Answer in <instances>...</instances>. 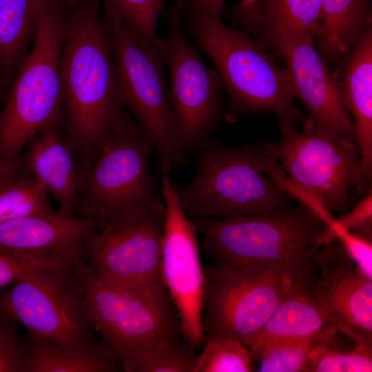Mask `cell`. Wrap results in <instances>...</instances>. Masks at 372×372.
<instances>
[{
    "label": "cell",
    "mask_w": 372,
    "mask_h": 372,
    "mask_svg": "<svg viewBox=\"0 0 372 372\" xmlns=\"http://www.w3.org/2000/svg\"><path fill=\"white\" fill-rule=\"evenodd\" d=\"M60 76L65 141L81 172L132 121L125 110L100 0H80L66 9Z\"/></svg>",
    "instance_id": "cell-1"
},
{
    "label": "cell",
    "mask_w": 372,
    "mask_h": 372,
    "mask_svg": "<svg viewBox=\"0 0 372 372\" xmlns=\"http://www.w3.org/2000/svg\"><path fill=\"white\" fill-rule=\"evenodd\" d=\"M191 220L204 237L203 250L214 267L276 270L302 287L309 277L315 251L336 240L331 225L300 201L262 216Z\"/></svg>",
    "instance_id": "cell-2"
},
{
    "label": "cell",
    "mask_w": 372,
    "mask_h": 372,
    "mask_svg": "<svg viewBox=\"0 0 372 372\" xmlns=\"http://www.w3.org/2000/svg\"><path fill=\"white\" fill-rule=\"evenodd\" d=\"M197 47L214 63L229 106L237 114L267 112L278 121L304 123L295 103V90L287 67L242 31L209 15L201 0H185L180 10Z\"/></svg>",
    "instance_id": "cell-3"
},
{
    "label": "cell",
    "mask_w": 372,
    "mask_h": 372,
    "mask_svg": "<svg viewBox=\"0 0 372 372\" xmlns=\"http://www.w3.org/2000/svg\"><path fill=\"white\" fill-rule=\"evenodd\" d=\"M65 14L62 0H44L32 46L0 112L1 161H19L36 134L63 123L60 61Z\"/></svg>",
    "instance_id": "cell-4"
},
{
    "label": "cell",
    "mask_w": 372,
    "mask_h": 372,
    "mask_svg": "<svg viewBox=\"0 0 372 372\" xmlns=\"http://www.w3.org/2000/svg\"><path fill=\"white\" fill-rule=\"evenodd\" d=\"M90 322L105 353L122 370L136 372L142 358L161 342L183 339L180 320L166 289L127 287L76 267Z\"/></svg>",
    "instance_id": "cell-5"
},
{
    "label": "cell",
    "mask_w": 372,
    "mask_h": 372,
    "mask_svg": "<svg viewBox=\"0 0 372 372\" xmlns=\"http://www.w3.org/2000/svg\"><path fill=\"white\" fill-rule=\"evenodd\" d=\"M257 151L253 145L232 147L211 139L195 151L193 178L186 185H176L186 216L190 219L262 216L291 204L293 198L258 169Z\"/></svg>",
    "instance_id": "cell-6"
},
{
    "label": "cell",
    "mask_w": 372,
    "mask_h": 372,
    "mask_svg": "<svg viewBox=\"0 0 372 372\" xmlns=\"http://www.w3.org/2000/svg\"><path fill=\"white\" fill-rule=\"evenodd\" d=\"M153 149L149 140L132 121L87 169L79 172L77 216L126 221L165 214L161 186L149 169Z\"/></svg>",
    "instance_id": "cell-7"
},
{
    "label": "cell",
    "mask_w": 372,
    "mask_h": 372,
    "mask_svg": "<svg viewBox=\"0 0 372 372\" xmlns=\"http://www.w3.org/2000/svg\"><path fill=\"white\" fill-rule=\"evenodd\" d=\"M103 24L112 50L125 107L156 151L162 171L186 163L165 76V64L155 47L145 48L114 16L103 10Z\"/></svg>",
    "instance_id": "cell-8"
},
{
    "label": "cell",
    "mask_w": 372,
    "mask_h": 372,
    "mask_svg": "<svg viewBox=\"0 0 372 372\" xmlns=\"http://www.w3.org/2000/svg\"><path fill=\"white\" fill-rule=\"evenodd\" d=\"M303 124L300 130L294 123L278 121L280 140L262 144L259 150L329 214H344L351 206L352 189L362 195L371 189L364 180L359 147L356 143L327 138Z\"/></svg>",
    "instance_id": "cell-9"
},
{
    "label": "cell",
    "mask_w": 372,
    "mask_h": 372,
    "mask_svg": "<svg viewBox=\"0 0 372 372\" xmlns=\"http://www.w3.org/2000/svg\"><path fill=\"white\" fill-rule=\"evenodd\" d=\"M81 261L34 272L0 291V313L63 348L94 344L76 269Z\"/></svg>",
    "instance_id": "cell-10"
},
{
    "label": "cell",
    "mask_w": 372,
    "mask_h": 372,
    "mask_svg": "<svg viewBox=\"0 0 372 372\" xmlns=\"http://www.w3.org/2000/svg\"><path fill=\"white\" fill-rule=\"evenodd\" d=\"M181 11L176 6L168 15L167 35L157 40L158 49L170 76L171 107L182 147L187 154L210 139L223 117L222 83L208 67L181 29Z\"/></svg>",
    "instance_id": "cell-11"
},
{
    "label": "cell",
    "mask_w": 372,
    "mask_h": 372,
    "mask_svg": "<svg viewBox=\"0 0 372 372\" xmlns=\"http://www.w3.org/2000/svg\"><path fill=\"white\" fill-rule=\"evenodd\" d=\"M205 274L203 344L214 339H231L247 347L290 282L282 273L272 269L247 272L211 265Z\"/></svg>",
    "instance_id": "cell-12"
},
{
    "label": "cell",
    "mask_w": 372,
    "mask_h": 372,
    "mask_svg": "<svg viewBox=\"0 0 372 372\" xmlns=\"http://www.w3.org/2000/svg\"><path fill=\"white\" fill-rule=\"evenodd\" d=\"M165 214L103 221L84 244V262L98 277L134 287L166 289L161 274Z\"/></svg>",
    "instance_id": "cell-13"
},
{
    "label": "cell",
    "mask_w": 372,
    "mask_h": 372,
    "mask_svg": "<svg viewBox=\"0 0 372 372\" xmlns=\"http://www.w3.org/2000/svg\"><path fill=\"white\" fill-rule=\"evenodd\" d=\"M161 188L165 206L162 279L178 313L183 340L198 349L203 344L205 274L200 262L198 231L180 205L176 184L168 172L162 170Z\"/></svg>",
    "instance_id": "cell-14"
},
{
    "label": "cell",
    "mask_w": 372,
    "mask_h": 372,
    "mask_svg": "<svg viewBox=\"0 0 372 372\" xmlns=\"http://www.w3.org/2000/svg\"><path fill=\"white\" fill-rule=\"evenodd\" d=\"M304 287L326 313L330 324L372 347V280L365 277L338 240L314 252Z\"/></svg>",
    "instance_id": "cell-15"
},
{
    "label": "cell",
    "mask_w": 372,
    "mask_h": 372,
    "mask_svg": "<svg viewBox=\"0 0 372 372\" xmlns=\"http://www.w3.org/2000/svg\"><path fill=\"white\" fill-rule=\"evenodd\" d=\"M275 54L286 62L295 98L306 109L307 117L304 123L327 138L357 143L354 122L342 89L316 49L315 41L290 42Z\"/></svg>",
    "instance_id": "cell-16"
},
{
    "label": "cell",
    "mask_w": 372,
    "mask_h": 372,
    "mask_svg": "<svg viewBox=\"0 0 372 372\" xmlns=\"http://www.w3.org/2000/svg\"><path fill=\"white\" fill-rule=\"evenodd\" d=\"M103 221L90 217L32 214L0 224V251L23 259L74 264L87 238Z\"/></svg>",
    "instance_id": "cell-17"
},
{
    "label": "cell",
    "mask_w": 372,
    "mask_h": 372,
    "mask_svg": "<svg viewBox=\"0 0 372 372\" xmlns=\"http://www.w3.org/2000/svg\"><path fill=\"white\" fill-rule=\"evenodd\" d=\"M231 23L267 50L300 40L316 41L322 31V0H249L224 7Z\"/></svg>",
    "instance_id": "cell-18"
},
{
    "label": "cell",
    "mask_w": 372,
    "mask_h": 372,
    "mask_svg": "<svg viewBox=\"0 0 372 372\" xmlns=\"http://www.w3.org/2000/svg\"><path fill=\"white\" fill-rule=\"evenodd\" d=\"M60 127H49L27 144L21 160L25 169L58 201L59 212L74 216L79 204V167L70 145L59 133Z\"/></svg>",
    "instance_id": "cell-19"
},
{
    "label": "cell",
    "mask_w": 372,
    "mask_h": 372,
    "mask_svg": "<svg viewBox=\"0 0 372 372\" xmlns=\"http://www.w3.org/2000/svg\"><path fill=\"white\" fill-rule=\"evenodd\" d=\"M354 118L364 180L372 178V28L332 71Z\"/></svg>",
    "instance_id": "cell-20"
},
{
    "label": "cell",
    "mask_w": 372,
    "mask_h": 372,
    "mask_svg": "<svg viewBox=\"0 0 372 372\" xmlns=\"http://www.w3.org/2000/svg\"><path fill=\"white\" fill-rule=\"evenodd\" d=\"M331 329L335 328L330 324L326 313L307 290L290 281L281 300L247 347L251 351L277 340L302 338L313 340Z\"/></svg>",
    "instance_id": "cell-21"
},
{
    "label": "cell",
    "mask_w": 372,
    "mask_h": 372,
    "mask_svg": "<svg viewBox=\"0 0 372 372\" xmlns=\"http://www.w3.org/2000/svg\"><path fill=\"white\" fill-rule=\"evenodd\" d=\"M44 0H0V99L4 102L34 39Z\"/></svg>",
    "instance_id": "cell-22"
},
{
    "label": "cell",
    "mask_w": 372,
    "mask_h": 372,
    "mask_svg": "<svg viewBox=\"0 0 372 372\" xmlns=\"http://www.w3.org/2000/svg\"><path fill=\"white\" fill-rule=\"evenodd\" d=\"M372 28V0H322V31L315 48L336 65Z\"/></svg>",
    "instance_id": "cell-23"
},
{
    "label": "cell",
    "mask_w": 372,
    "mask_h": 372,
    "mask_svg": "<svg viewBox=\"0 0 372 372\" xmlns=\"http://www.w3.org/2000/svg\"><path fill=\"white\" fill-rule=\"evenodd\" d=\"M27 372H114L121 366L105 352L100 342L81 349L63 348L55 342L28 333L25 338Z\"/></svg>",
    "instance_id": "cell-24"
},
{
    "label": "cell",
    "mask_w": 372,
    "mask_h": 372,
    "mask_svg": "<svg viewBox=\"0 0 372 372\" xmlns=\"http://www.w3.org/2000/svg\"><path fill=\"white\" fill-rule=\"evenodd\" d=\"M103 10L117 18L145 48L155 47L157 23L165 0H103Z\"/></svg>",
    "instance_id": "cell-25"
},
{
    "label": "cell",
    "mask_w": 372,
    "mask_h": 372,
    "mask_svg": "<svg viewBox=\"0 0 372 372\" xmlns=\"http://www.w3.org/2000/svg\"><path fill=\"white\" fill-rule=\"evenodd\" d=\"M49 195L32 176L7 186L0 191V224L28 215L55 212Z\"/></svg>",
    "instance_id": "cell-26"
},
{
    "label": "cell",
    "mask_w": 372,
    "mask_h": 372,
    "mask_svg": "<svg viewBox=\"0 0 372 372\" xmlns=\"http://www.w3.org/2000/svg\"><path fill=\"white\" fill-rule=\"evenodd\" d=\"M312 338H289L263 344L250 351L262 372L307 371Z\"/></svg>",
    "instance_id": "cell-27"
},
{
    "label": "cell",
    "mask_w": 372,
    "mask_h": 372,
    "mask_svg": "<svg viewBox=\"0 0 372 372\" xmlns=\"http://www.w3.org/2000/svg\"><path fill=\"white\" fill-rule=\"evenodd\" d=\"M307 372H371L372 347L357 344L349 351L333 349L322 342H311Z\"/></svg>",
    "instance_id": "cell-28"
},
{
    "label": "cell",
    "mask_w": 372,
    "mask_h": 372,
    "mask_svg": "<svg viewBox=\"0 0 372 372\" xmlns=\"http://www.w3.org/2000/svg\"><path fill=\"white\" fill-rule=\"evenodd\" d=\"M203 345L196 372H250L254 369L249 349L238 340L214 339Z\"/></svg>",
    "instance_id": "cell-29"
},
{
    "label": "cell",
    "mask_w": 372,
    "mask_h": 372,
    "mask_svg": "<svg viewBox=\"0 0 372 372\" xmlns=\"http://www.w3.org/2000/svg\"><path fill=\"white\" fill-rule=\"evenodd\" d=\"M196 349L183 339L163 341L142 358L136 372H196Z\"/></svg>",
    "instance_id": "cell-30"
},
{
    "label": "cell",
    "mask_w": 372,
    "mask_h": 372,
    "mask_svg": "<svg viewBox=\"0 0 372 372\" xmlns=\"http://www.w3.org/2000/svg\"><path fill=\"white\" fill-rule=\"evenodd\" d=\"M28 362L26 340L17 322L0 313V372H27Z\"/></svg>",
    "instance_id": "cell-31"
},
{
    "label": "cell",
    "mask_w": 372,
    "mask_h": 372,
    "mask_svg": "<svg viewBox=\"0 0 372 372\" xmlns=\"http://www.w3.org/2000/svg\"><path fill=\"white\" fill-rule=\"evenodd\" d=\"M331 225L337 239L358 269L372 280V231L353 232Z\"/></svg>",
    "instance_id": "cell-32"
},
{
    "label": "cell",
    "mask_w": 372,
    "mask_h": 372,
    "mask_svg": "<svg viewBox=\"0 0 372 372\" xmlns=\"http://www.w3.org/2000/svg\"><path fill=\"white\" fill-rule=\"evenodd\" d=\"M72 265L23 259L0 251V289L40 270Z\"/></svg>",
    "instance_id": "cell-33"
},
{
    "label": "cell",
    "mask_w": 372,
    "mask_h": 372,
    "mask_svg": "<svg viewBox=\"0 0 372 372\" xmlns=\"http://www.w3.org/2000/svg\"><path fill=\"white\" fill-rule=\"evenodd\" d=\"M332 224L338 228L349 231H372L371 189L362 197L351 211L335 218Z\"/></svg>",
    "instance_id": "cell-34"
},
{
    "label": "cell",
    "mask_w": 372,
    "mask_h": 372,
    "mask_svg": "<svg viewBox=\"0 0 372 372\" xmlns=\"http://www.w3.org/2000/svg\"><path fill=\"white\" fill-rule=\"evenodd\" d=\"M28 176H32L25 169L21 159L12 163L0 161V191Z\"/></svg>",
    "instance_id": "cell-35"
},
{
    "label": "cell",
    "mask_w": 372,
    "mask_h": 372,
    "mask_svg": "<svg viewBox=\"0 0 372 372\" xmlns=\"http://www.w3.org/2000/svg\"><path fill=\"white\" fill-rule=\"evenodd\" d=\"M226 0H201L205 10L211 17L221 19Z\"/></svg>",
    "instance_id": "cell-36"
},
{
    "label": "cell",
    "mask_w": 372,
    "mask_h": 372,
    "mask_svg": "<svg viewBox=\"0 0 372 372\" xmlns=\"http://www.w3.org/2000/svg\"><path fill=\"white\" fill-rule=\"evenodd\" d=\"M172 1L174 2L176 6H177L180 9L182 8L184 3V0H172Z\"/></svg>",
    "instance_id": "cell-37"
},
{
    "label": "cell",
    "mask_w": 372,
    "mask_h": 372,
    "mask_svg": "<svg viewBox=\"0 0 372 372\" xmlns=\"http://www.w3.org/2000/svg\"><path fill=\"white\" fill-rule=\"evenodd\" d=\"M0 102H1V99H0Z\"/></svg>",
    "instance_id": "cell-38"
}]
</instances>
